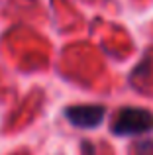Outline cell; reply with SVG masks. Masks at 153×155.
I'll return each instance as SVG.
<instances>
[{"instance_id": "7a4b0ae2", "label": "cell", "mask_w": 153, "mask_h": 155, "mask_svg": "<svg viewBox=\"0 0 153 155\" xmlns=\"http://www.w3.org/2000/svg\"><path fill=\"white\" fill-rule=\"evenodd\" d=\"M106 116V108L102 104H75L65 108V118L76 128L90 130L98 128L104 122Z\"/></svg>"}, {"instance_id": "6da1fadb", "label": "cell", "mask_w": 153, "mask_h": 155, "mask_svg": "<svg viewBox=\"0 0 153 155\" xmlns=\"http://www.w3.org/2000/svg\"><path fill=\"white\" fill-rule=\"evenodd\" d=\"M112 132L116 136H143L153 132V114L145 108L126 106L116 114Z\"/></svg>"}]
</instances>
